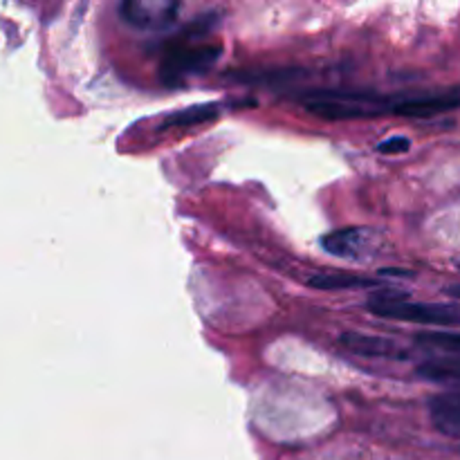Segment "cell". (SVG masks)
Listing matches in <instances>:
<instances>
[{"label": "cell", "mask_w": 460, "mask_h": 460, "mask_svg": "<svg viewBox=\"0 0 460 460\" xmlns=\"http://www.w3.org/2000/svg\"><path fill=\"white\" fill-rule=\"evenodd\" d=\"M409 148H411V139L402 137V135H395V137H389L385 139V142L377 144V151H380L382 155H402Z\"/></svg>", "instance_id": "cell-13"}, {"label": "cell", "mask_w": 460, "mask_h": 460, "mask_svg": "<svg viewBox=\"0 0 460 460\" xmlns=\"http://www.w3.org/2000/svg\"><path fill=\"white\" fill-rule=\"evenodd\" d=\"M429 418L445 436L460 438V391L434 395L429 400Z\"/></svg>", "instance_id": "cell-8"}, {"label": "cell", "mask_w": 460, "mask_h": 460, "mask_svg": "<svg viewBox=\"0 0 460 460\" xmlns=\"http://www.w3.org/2000/svg\"><path fill=\"white\" fill-rule=\"evenodd\" d=\"M418 376L434 385L460 386V358H436L427 359L416 368Z\"/></svg>", "instance_id": "cell-9"}, {"label": "cell", "mask_w": 460, "mask_h": 460, "mask_svg": "<svg viewBox=\"0 0 460 460\" xmlns=\"http://www.w3.org/2000/svg\"><path fill=\"white\" fill-rule=\"evenodd\" d=\"M376 238V234L371 229L364 227H346L340 229V232L328 234L322 241L323 250L331 256H340V259H362L364 252L371 247V241Z\"/></svg>", "instance_id": "cell-7"}, {"label": "cell", "mask_w": 460, "mask_h": 460, "mask_svg": "<svg viewBox=\"0 0 460 460\" xmlns=\"http://www.w3.org/2000/svg\"><path fill=\"white\" fill-rule=\"evenodd\" d=\"M308 286L317 290H362V288H377L380 283L355 274H314L308 279Z\"/></svg>", "instance_id": "cell-11"}, {"label": "cell", "mask_w": 460, "mask_h": 460, "mask_svg": "<svg viewBox=\"0 0 460 460\" xmlns=\"http://www.w3.org/2000/svg\"><path fill=\"white\" fill-rule=\"evenodd\" d=\"M340 346L346 349L349 353L359 355V358L368 359H391V362H407L409 353L402 346L395 344L394 340L377 335H367V332H341Z\"/></svg>", "instance_id": "cell-5"}, {"label": "cell", "mask_w": 460, "mask_h": 460, "mask_svg": "<svg viewBox=\"0 0 460 460\" xmlns=\"http://www.w3.org/2000/svg\"><path fill=\"white\" fill-rule=\"evenodd\" d=\"M367 310L380 319H394V322L420 323V326H460V313L452 305L440 304H420L402 295L386 290L368 299Z\"/></svg>", "instance_id": "cell-2"}, {"label": "cell", "mask_w": 460, "mask_h": 460, "mask_svg": "<svg viewBox=\"0 0 460 460\" xmlns=\"http://www.w3.org/2000/svg\"><path fill=\"white\" fill-rule=\"evenodd\" d=\"M416 344L427 350H436L443 358H460V332L454 331H427L418 332Z\"/></svg>", "instance_id": "cell-10"}, {"label": "cell", "mask_w": 460, "mask_h": 460, "mask_svg": "<svg viewBox=\"0 0 460 460\" xmlns=\"http://www.w3.org/2000/svg\"><path fill=\"white\" fill-rule=\"evenodd\" d=\"M398 99L373 90H319L304 97V108L310 115L326 121L373 119L395 111Z\"/></svg>", "instance_id": "cell-1"}, {"label": "cell", "mask_w": 460, "mask_h": 460, "mask_svg": "<svg viewBox=\"0 0 460 460\" xmlns=\"http://www.w3.org/2000/svg\"><path fill=\"white\" fill-rule=\"evenodd\" d=\"M216 117H218V106L216 103H198V106H189L184 111L169 115L162 126L164 128H187V126L205 124V121L216 119Z\"/></svg>", "instance_id": "cell-12"}, {"label": "cell", "mask_w": 460, "mask_h": 460, "mask_svg": "<svg viewBox=\"0 0 460 460\" xmlns=\"http://www.w3.org/2000/svg\"><path fill=\"white\" fill-rule=\"evenodd\" d=\"M223 48L218 43H193V40H173L166 49L160 66V76L166 85L184 84L187 79L205 75L218 63Z\"/></svg>", "instance_id": "cell-3"}, {"label": "cell", "mask_w": 460, "mask_h": 460, "mask_svg": "<svg viewBox=\"0 0 460 460\" xmlns=\"http://www.w3.org/2000/svg\"><path fill=\"white\" fill-rule=\"evenodd\" d=\"M447 292L449 296H454V299H460V286H452V288H447Z\"/></svg>", "instance_id": "cell-14"}, {"label": "cell", "mask_w": 460, "mask_h": 460, "mask_svg": "<svg viewBox=\"0 0 460 460\" xmlns=\"http://www.w3.org/2000/svg\"><path fill=\"white\" fill-rule=\"evenodd\" d=\"M456 93H458V97H460V88H456Z\"/></svg>", "instance_id": "cell-15"}, {"label": "cell", "mask_w": 460, "mask_h": 460, "mask_svg": "<svg viewBox=\"0 0 460 460\" xmlns=\"http://www.w3.org/2000/svg\"><path fill=\"white\" fill-rule=\"evenodd\" d=\"M456 108H460V97L456 90H449V93L413 94V97L398 99L394 115L427 119V117H438L445 115V112H452Z\"/></svg>", "instance_id": "cell-6"}, {"label": "cell", "mask_w": 460, "mask_h": 460, "mask_svg": "<svg viewBox=\"0 0 460 460\" xmlns=\"http://www.w3.org/2000/svg\"><path fill=\"white\" fill-rule=\"evenodd\" d=\"M178 3H124L119 4V16L126 25L135 30L157 31L178 21Z\"/></svg>", "instance_id": "cell-4"}]
</instances>
